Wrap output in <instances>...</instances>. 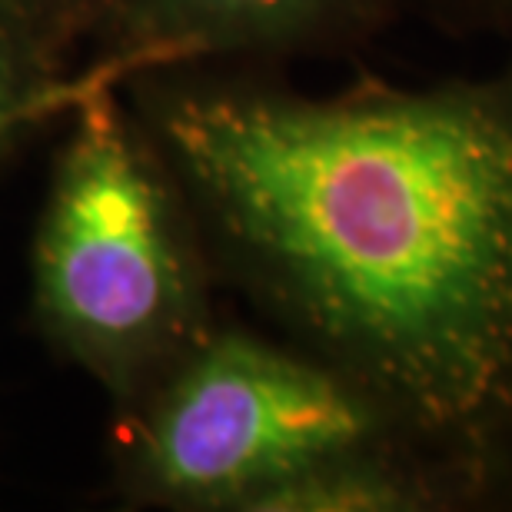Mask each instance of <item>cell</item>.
Listing matches in <instances>:
<instances>
[{"instance_id":"4","label":"cell","mask_w":512,"mask_h":512,"mask_svg":"<svg viewBox=\"0 0 512 512\" xmlns=\"http://www.w3.org/2000/svg\"><path fill=\"white\" fill-rule=\"evenodd\" d=\"M386 0H117L80 67L94 87H120L163 67H230L320 47L350 34Z\"/></svg>"},{"instance_id":"5","label":"cell","mask_w":512,"mask_h":512,"mask_svg":"<svg viewBox=\"0 0 512 512\" xmlns=\"http://www.w3.org/2000/svg\"><path fill=\"white\" fill-rule=\"evenodd\" d=\"M416 476L396 446L323 459L256 496L247 512H399L419 506Z\"/></svg>"},{"instance_id":"1","label":"cell","mask_w":512,"mask_h":512,"mask_svg":"<svg viewBox=\"0 0 512 512\" xmlns=\"http://www.w3.org/2000/svg\"><path fill=\"white\" fill-rule=\"evenodd\" d=\"M217 280L383 409L473 436L512 406V84L313 97L163 67L120 84Z\"/></svg>"},{"instance_id":"7","label":"cell","mask_w":512,"mask_h":512,"mask_svg":"<svg viewBox=\"0 0 512 512\" xmlns=\"http://www.w3.org/2000/svg\"><path fill=\"white\" fill-rule=\"evenodd\" d=\"M117 0H0V27L70 64L77 47H94L107 30Z\"/></svg>"},{"instance_id":"6","label":"cell","mask_w":512,"mask_h":512,"mask_svg":"<svg viewBox=\"0 0 512 512\" xmlns=\"http://www.w3.org/2000/svg\"><path fill=\"white\" fill-rule=\"evenodd\" d=\"M90 90L97 87L80 70L0 27V153L54 120H67Z\"/></svg>"},{"instance_id":"3","label":"cell","mask_w":512,"mask_h":512,"mask_svg":"<svg viewBox=\"0 0 512 512\" xmlns=\"http://www.w3.org/2000/svg\"><path fill=\"white\" fill-rule=\"evenodd\" d=\"M399 446L383 409L296 343L213 326L117 413L114 479L133 506L247 512L323 459Z\"/></svg>"},{"instance_id":"2","label":"cell","mask_w":512,"mask_h":512,"mask_svg":"<svg viewBox=\"0 0 512 512\" xmlns=\"http://www.w3.org/2000/svg\"><path fill=\"white\" fill-rule=\"evenodd\" d=\"M213 283L197 217L124 90H90L30 240L34 330L117 416L217 326Z\"/></svg>"}]
</instances>
